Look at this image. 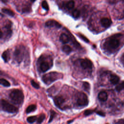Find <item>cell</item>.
I'll use <instances>...</instances> for the list:
<instances>
[{"instance_id": "obj_1", "label": "cell", "mask_w": 124, "mask_h": 124, "mask_svg": "<svg viewBox=\"0 0 124 124\" xmlns=\"http://www.w3.org/2000/svg\"><path fill=\"white\" fill-rule=\"evenodd\" d=\"M11 100L16 104H22L24 100L23 92L18 89L13 90L9 95Z\"/></svg>"}, {"instance_id": "obj_2", "label": "cell", "mask_w": 124, "mask_h": 124, "mask_svg": "<svg viewBox=\"0 0 124 124\" xmlns=\"http://www.w3.org/2000/svg\"><path fill=\"white\" fill-rule=\"evenodd\" d=\"M61 77H62L61 74L53 72L45 75L42 77V79L46 84L50 85Z\"/></svg>"}, {"instance_id": "obj_3", "label": "cell", "mask_w": 124, "mask_h": 124, "mask_svg": "<svg viewBox=\"0 0 124 124\" xmlns=\"http://www.w3.org/2000/svg\"><path fill=\"white\" fill-rule=\"evenodd\" d=\"M76 103L78 106L85 107L88 104V99L86 95L82 92H78L76 95Z\"/></svg>"}, {"instance_id": "obj_4", "label": "cell", "mask_w": 124, "mask_h": 124, "mask_svg": "<svg viewBox=\"0 0 124 124\" xmlns=\"http://www.w3.org/2000/svg\"><path fill=\"white\" fill-rule=\"evenodd\" d=\"M1 107L3 109L5 112L9 113H15L17 112L18 110L17 107L15 106L10 104L9 102L6 101L4 99H2L1 101Z\"/></svg>"}, {"instance_id": "obj_5", "label": "cell", "mask_w": 124, "mask_h": 124, "mask_svg": "<svg viewBox=\"0 0 124 124\" xmlns=\"http://www.w3.org/2000/svg\"><path fill=\"white\" fill-rule=\"evenodd\" d=\"M106 43H107L108 47L110 49L113 50L117 49L120 45L119 41L115 38H111L108 40Z\"/></svg>"}, {"instance_id": "obj_6", "label": "cell", "mask_w": 124, "mask_h": 124, "mask_svg": "<svg viewBox=\"0 0 124 124\" xmlns=\"http://www.w3.org/2000/svg\"><path fill=\"white\" fill-rule=\"evenodd\" d=\"M14 57L16 61L18 63H20L22 61L23 57V51L22 48H19L15 50Z\"/></svg>"}, {"instance_id": "obj_7", "label": "cell", "mask_w": 124, "mask_h": 124, "mask_svg": "<svg viewBox=\"0 0 124 124\" xmlns=\"http://www.w3.org/2000/svg\"><path fill=\"white\" fill-rule=\"evenodd\" d=\"M80 66L84 69H91L93 64L91 61L88 59H82L80 60Z\"/></svg>"}, {"instance_id": "obj_8", "label": "cell", "mask_w": 124, "mask_h": 124, "mask_svg": "<svg viewBox=\"0 0 124 124\" xmlns=\"http://www.w3.org/2000/svg\"><path fill=\"white\" fill-rule=\"evenodd\" d=\"M45 25L47 27H54L57 28H60L62 27V25L61 24H60L59 23L55 21L54 20H48V21H47Z\"/></svg>"}, {"instance_id": "obj_9", "label": "cell", "mask_w": 124, "mask_h": 124, "mask_svg": "<svg viewBox=\"0 0 124 124\" xmlns=\"http://www.w3.org/2000/svg\"><path fill=\"white\" fill-rule=\"evenodd\" d=\"M65 102L64 98L60 96H57L55 97L54 99V102L55 105L59 108H60L61 106L64 104V103Z\"/></svg>"}, {"instance_id": "obj_10", "label": "cell", "mask_w": 124, "mask_h": 124, "mask_svg": "<svg viewBox=\"0 0 124 124\" xmlns=\"http://www.w3.org/2000/svg\"><path fill=\"white\" fill-rule=\"evenodd\" d=\"M50 64L47 62L42 61L40 65V69L42 72H45L48 71L50 68Z\"/></svg>"}, {"instance_id": "obj_11", "label": "cell", "mask_w": 124, "mask_h": 124, "mask_svg": "<svg viewBox=\"0 0 124 124\" xmlns=\"http://www.w3.org/2000/svg\"><path fill=\"white\" fill-rule=\"evenodd\" d=\"M100 23L102 26L105 28H108L110 27L112 24L111 20L107 17L102 18L100 20Z\"/></svg>"}, {"instance_id": "obj_12", "label": "cell", "mask_w": 124, "mask_h": 124, "mask_svg": "<svg viewBox=\"0 0 124 124\" xmlns=\"http://www.w3.org/2000/svg\"><path fill=\"white\" fill-rule=\"evenodd\" d=\"M98 98L101 101H106L108 99V94L105 91H101L98 94Z\"/></svg>"}, {"instance_id": "obj_13", "label": "cell", "mask_w": 124, "mask_h": 124, "mask_svg": "<svg viewBox=\"0 0 124 124\" xmlns=\"http://www.w3.org/2000/svg\"><path fill=\"white\" fill-rule=\"evenodd\" d=\"M60 40L62 43L66 44L69 42L70 40V38L67 34L63 33L61 34L60 36Z\"/></svg>"}, {"instance_id": "obj_14", "label": "cell", "mask_w": 124, "mask_h": 124, "mask_svg": "<svg viewBox=\"0 0 124 124\" xmlns=\"http://www.w3.org/2000/svg\"><path fill=\"white\" fill-rule=\"evenodd\" d=\"M120 80V78L118 76L115 75H111L110 77V81L113 85L117 84Z\"/></svg>"}, {"instance_id": "obj_15", "label": "cell", "mask_w": 124, "mask_h": 124, "mask_svg": "<svg viewBox=\"0 0 124 124\" xmlns=\"http://www.w3.org/2000/svg\"><path fill=\"white\" fill-rule=\"evenodd\" d=\"M2 58L6 62H7L9 61L10 59V52L9 50H7L3 52L2 54Z\"/></svg>"}, {"instance_id": "obj_16", "label": "cell", "mask_w": 124, "mask_h": 124, "mask_svg": "<svg viewBox=\"0 0 124 124\" xmlns=\"http://www.w3.org/2000/svg\"><path fill=\"white\" fill-rule=\"evenodd\" d=\"M62 51L65 53L69 54L72 51V48L69 46L65 45L62 47Z\"/></svg>"}, {"instance_id": "obj_17", "label": "cell", "mask_w": 124, "mask_h": 124, "mask_svg": "<svg viewBox=\"0 0 124 124\" xmlns=\"http://www.w3.org/2000/svg\"><path fill=\"white\" fill-rule=\"evenodd\" d=\"M2 12L11 17H13L15 15V13H14L13 11H12V10H11L9 9H7V8L2 9Z\"/></svg>"}, {"instance_id": "obj_18", "label": "cell", "mask_w": 124, "mask_h": 124, "mask_svg": "<svg viewBox=\"0 0 124 124\" xmlns=\"http://www.w3.org/2000/svg\"><path fill=\"white\" fill-rule=\"evenodd\" d=\"M36 106L35 105H31L28 106L26 109V112L27 113H32L34 111L36 110Z\"/></svg>"}, {"instance_id": "obj_19", "label": "cell", "mask_w": 124, "mask_h": 124, "mask_svg": "<svg viewBox=\"0 0 124 124\" xmlns=\"http://www.w3.org/2000/svg\"><path fill=\"white\" fill-rule=\"evenodd\" d=\"M0 83H1V85L6 87H9L10 86V84L9 83V82L4 79H1V80H0Z\"/></svg>"}, {"instance_id": "obj_20", "label": "cell", "mask_w": 124, "mask_h": 124, "mask_svg": "<svg viewBox=\"0 0 124 124\" xmlns=\"http://www.w3.org/2000/svg\"><path fill=\"white\" fill-rule=\"evenodd\" d=\"M72 15L74 18H78L80 16V11L78 9H75L73 10L72 12Z\"/></svg>"}, {"instance_id": "obj_21", "label": "cell", "mask_w": 124, "mask_h": 124, "mask_svg": "<svg viewBox=\"0 0 124 124\" xmlns=\"http://www.w3.org/2000/svg\"><path fill=\"white\" fill-rule=\"evenodd\" d=\"M115 89H116V91L118 92H120V91H122L123 89H124V82H122V83L117 85L116 86Z\"/></svg>"}, {"instance_id": "obj_22", "label": "cell", "mask_w": 124, "mask_h": 124, "mask_svg": "<svg viewBox=\"0 0 124 124\" xmlns=\"http://www.w3.org/2000/svg\"><path fill=\"white\" fill-rule=\"evenodd\" d=\"M74 6H75V2L73 1H70L68 2V3H67L66 5L67 7L69 9H72L74 7Z\"/></svg>"}, {"instance_id": "obj_23", "label": "cell", "mask_w": 124, "mask_h": 124, "mask_svg": "<svg viewBox=\"0 0 124 124\" xmlns=\"http://www.w3.org/2000/svg\"><path fill=\"white\" fill-rule=\"evenodd\" d=\"M36 119H37V117L36 116H32L29 117L27 119V121L29 123H33L36 120Z\"/></svg>"}, {"instance_id": "obj_24", "label": "cell", "mask_w": 124, "mask_h": 124, "mask_svg": "<svg viewBox=\"0 0 124 124\" xmlns=\"http://www.w3.org/2000/svg\"><path fill=\"white\" fill-rule=\"evenodd\" d=\"M45 118V115L44 114H42L39 116V117L37 119V123H41Z\"/></svg>"}, {"instance_id": "obj_25", "label": "cell", "mask_w": 124, "mask_h": 124, "mask_svg": "<svg viewBox=\"0 0 124 124\" xmlns=\"http://www.w3.org/2000/svg\"><path fill=\"white\" fill-rule=\"evenodd\" d=\"M42 7L46 10H48L49 9V5H48V3L47 2V1H43L42 2Z\"/></svg>"}, {"instance_id": "obj_26", "label": "cell", "mask_w": 124, "mask_h": 124, "mask_svg": "<svg viewBox=\"0 0 124 124\" xmlns=\"http://www.w3.org/2000/svg\"><path fill=\"white\" fill-rule=\"evenodd\" d=\"M83 87H84V88L85 90L88 92V91L90 89V85L89 84L88 82H85L83 84Z\"/></svg>"}, {"instance_id": "obj_27", "label": "cell", "mask_w": 124, "mask_h": 124, "mask_svg": "<svg viewBox=\"0 0 124 124\" xmlns=\"http://www.w3.org/2000/svg\"><path fill=\"white\" fill-rule=\"evenodd\" d=\"M31 84L35 88L38 89L40 88V86L38 84H37L35 81H34V80H32L31 81Z\"/></svg>"}, {"instance_id": "obj_28", "label": "cell", "mask_w": 124, "mask_h": 124, "mask_svg": "<svg viewBox=\"0 0 124 124\" xmlns=\"http://www.w3.org/2000/svg\"><path fill=\"white\" fill-rule=\"evenodd\" d=\"M55 115H56V113L54 111L51 110V116H50V118L49 123H50V122H51L52 121V120L54 118Z\"/></svg>"}, {"instance_id": "obj_29", "label": "cell", "mask_w": 124, "mask_h": 124, "mask_svg": "<svg viewBox=\"0 0 124 124\" xmlns=\"http://www.w3.org/2000/svg\"><path fill=\"white\" fill-rule=\"evenodd\" d=\"M78 35H79V36L81 39H82L84 41H85V42H87V43H88V42H89V40H88L85 36L84 35H83L82 34H79Z\"/></svg>"}, {"instance_id": "obj_30", "label": "cell", "mask_w": 124, "mask_h": 124, "mask_svg": "<svg viewBox=\"0 0 124 124\" xmlns=\"http://www.w3.org/2000/svg\"><path fill=\"white\" fill-rule=\"evenodd\" d=\"M94 113V111L93 110H86L85 112V116H88V115H89L91 114H92L93 113Z\"/></svg>"}, {"instance_id": "obj_31", "label": "cell", "mask_w": 124, "mask_h": 124, "mask_svg": "<svg viewBox=\"0 0 124 124\" xmlns=\"http://www.w3.org/2000/svg\"><path fill=\"white\" fill-rule=\"evenodd\" d=\"M96 113H97V114H98V115L101 116H105V113H103V112H101V111H98V112H96Z\"/></svg>"}, {"instance_id": "obj_32", "label": "cell", "mask_w": 124, "mask_h": 124, "mask_svg": "<svg viewBox=\"0 0 124 124\" xmlns=\"http://www.w3.org/2000/svg\"><path fill=\"white\" fill-rule=\"evenodd\" d=\"M3 36V32H2V31H1V39L2 38Z\"/></svg>"}, {"instance_id": "obj_33", "label": "cell", "mask_w": 124, "mask_h": 124, "mask_svg": "<svg viewBox=\"0 0 124 124\" xmlns=\"http://www.w3.org/2000/svg\"><path fill=\"white\" fill-rule=\"evenodd\" d=\"M36 1V0H31V1L32 2H35Z\"/></svg>"}, {"instance_id": "obj_34", "label": "cell", "mask_w": 124, "mask_h": 124, "mask_svg": "<svg viewBox=\"0 0 124 124\" xmlns=\"http://www.w3.org/2000/svg\"><path fill=\"white\" fill-rule=\"evenodd\" d=\"M123 57H124V55H123Z\"/></svg>"}, {"instance_id": "obj_35", "label": "cell", "mask_w": 124, "mask_h": 124, "mask_svg": "<svg viewBox=\"0 0 124 124\" xmlns=\"http://www.w3.org/2000/svg\"></svg>"}]
</instances>
